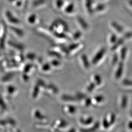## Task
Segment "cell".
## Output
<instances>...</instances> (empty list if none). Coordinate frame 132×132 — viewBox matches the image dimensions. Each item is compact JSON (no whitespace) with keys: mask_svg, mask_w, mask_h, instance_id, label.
I'll return each instance as SVG.
<instances>
[{"mask_svg":"<svg viewBox=\"0 0 132 132\" xmlns=\"http://www.w3.org/2000/svg\"><path fill=\"white\" fill-rule=\"evenodd\" d=\"M22 4V1H17V3H16V6H20Z\"/></svg>","mask_w":132,"mask_h":132,"instance_id":"1f68e13d","label":"cell"},{"mask_svg":"<svg viewBox=\"0 0 132 132\" xmlns=\"http://www.w3.org/2000/svg\"><path fill=\"white\" fill-rule=\"evenodd\" d=\"M123 69V65L122 62H120L119 64L118 70L117 71V72L116 74V77L117 78H118V79L120 77V76H122Z\"/></svg>","mask_w":132,"mask_h":132,"instance_id":"ba28073f","label":"cell"},{"mask_svg":"<svg viewBox=\"0 0 132 132\" xmlns=\"http://www.w3.org/2000/svg\"><path fill=\"white\" fill-rule=\"evenodd\" d=\"M93 118H87V119H80V121L81 122L85 125H89L91 123L93 122Z\"/></svg>","mask_w":132,"mask_h":132,"instance_id":"8fae6325","label":"cell"},{"mask_svg":"<svg viewBox=\"0 0 132 132\" xmlns=\"http://www.w3.org/2000/svg\"><path fill=\"white\" fill-rule=\"evenodd\" d=\"M77 97L80 99H83L84 98H85V96L84 95L82 94H77Z\"/></svg>","mask_w":132,"mask_h":132,"instance_id":"f1b7e54d","label":"cell"},{"mask_svg":"<svg viewBox=\"0 0 132 132\" xmlns=\"http://www.w3.org/2000/svg\"><path fill=\"white\" fill-rule=\"evenodd\" d=\"M84 6L88 14H92L94 13V4L93 0H84Z\"/></svg>","mask_w":132,"mask_h":132,"instance_id":"6da1fadb","label":"cell"},{"mask_svg":"<svg viewBox=\"0 0 132 132\" xmlns=\"http://www.w3.org/2000/svg\"><path fill=\"white\" fill-rule=\"evenodd\" d=\"M78 46V45L77 44H72V45H71V46H70V47H69V50H70V51H71V50H73V49H75V48H76Z\"/></svg>","mask_w":132,"mask_h":132,"instance_id":"484cf974","label":"cell"},{"mask_svg":"<svg viewBox=\"0 0 132 132\" xmlns=\"http://www.w3.org/2000/svg\"><path fill=\"white\" fill-rule=\"evenodd\" d=\"M118 59V56H117V55H114V58H113V63H116L117 62V61Z\"/></svg>","mask_w":132,"mask_h":132,"instance_id":"4dcf8cb0","label":"cell"},{"mask_svg":"<svg viewBox=\"0 0 132 132\" xmlns=\"http://www.w3.org/2000/svg\"><path fill=\"white\" fill-rule=\"evenodd\" d=\"M105 49L104 48H103L100 50L99 52H98L96 55L94 56V59H93L92 62L93 64H96L97 63L98 61L101 59V58L104 55V53L105 52Z\"/></svg>","mask_w":132,"mask_h":132,"instance_id":"5b68a950","label":"cell"},{"mask_svg":"<svg viewBox=\"0 0 132 132\" xmlns=\"http://www.w3.org/2000/svg\"><path fill=\"white\" fill-rule=\"evenodd\" d=\"M94 88H95V84H94V83H92L88 86V87L87 88V90H88V92H92L93 90L94 89Z\"/></svg>","mask_w":132,"mask_h":132,"instance_id":"ffe728a7","label":"cell"},{"mask_svg":"<svg viewBox=\"0 0 132 132\" xmlns=\"http://www.w3.org/2000/svg\"><path fill=\"white\" fill-rule=\"evenodd\" d=\"M62 9L63 10L64 12L66 14L68 15L72 14L75 12V5L72 2L69 3L67 5H65V4Z\"/></svg>","mask_w":132,"mask_h":132,"instance_id":"7a4b0ae2","label":"cell"},{"mask_svg":"<svg viewBox=\"0 0 132 132\" xmlns=\"http://www.w3.org/2000/svg\"><path fill=\"white\" fill-rule=\"evenodd\" d=\"M67 1H68V2H70V1H71V0H66Z\"/></svg>","mask_w":132,"mask_h":132,"instance_id":"8d00e7d4","label":"cell"},{"mask_svg":"<svg viewBox=\"0 0 132 132\" xmlns=\"http://www.w3.org/2000/svg\"><path fill=\"white\" fill-rule=\"evenodd\" d=\"M62 99L66 101H75L76 100V98L71 96L68 95H63L62 96Z\"/></svg>","mask_w":132,"mask_h":132,"instance_id":"7c38bea8","label":"cell"},{"mask_svg":"<svg viewBox=\"0 0 132 132\" xmlns=\"http://www.w3.org/2000/svg\"><path fill=\"white\" fill-rule=\"evenodd\" d=\"M110 124H112L113 123H114L115 121V118H116V116L114 114H112L111 115V117H110Z\"/></svg>","mask_w":132,"mask_h":132,"instance_id":"cb8c5ba5","label":"cell"},{"mask_svg":"<svg viewBox=\"0 0 132 132\" xmlns=\"http://www.w3.org/2000/svg\"><path fill=\"white\" fill-rule=\"evenodd\" d=\"M5 15H6V18H7V19L9 20V21L10 22H12V23H14V24L19 23V20L17 19L16 17H14L12 13L9 10H7L5 12Z\"/></svg>","mask_w":132,"mask_h":132,"instance_id":"277c9868","label":"cell"},{"mask_svg":"<svg viewBox=\"0 0 132 132\" xmlns=\"http://www.w3.org/2000/svg\"><path fill=\"white\" fill-rule=\"evenodd\" d=\"M126 51H127V50H126V47H123L122 50H121V58L122 60H124L125 56H126Z\"/></svg>","mask_w":132,"mask_h":132,"instance_id":"2e32d148","label":"cell"},{"mask_svg":"<svg viewBox=\"0 0 132 132\" xmlns=\"http://www.w3.org/2000/svg\"><path fill=\"white\" fill-rule=\"evenodd\" d=\"M46 2V0H34L32 2V6L34 7H36L44 5Z\"/></svg>","mask_w":132,"mask_h":132,"instance_id":"30bf717a","label":"cell"},{"mask_svg":"<svg viewBox=\"0 0 132 132\" xmlns=\"http://www.w3.org/2000/svg\"><path fill=\"white\" fill-rule=\"evenodd\" d=\"M81 36V33L80 32V31H76L73 35V38L75 39H77L79 38Z\"/></svg>","mask_w":132,"mask_h":132,"instance_id":"7402d4cb","label":"cell"},{"mask_svg":"<svg viewBox=\"0 0 132 132\" xmlns=\"http://www.w3.org/2000/svg\"><path fill=\"white\" fill-rule=\"evenodd\" d=\"M116 39H117L116 36L114 34H113V35H112V36L111 37L110 41L112 43L115 42V41H116Z\"/></svg>","mask_w":132,"mask_h":132,"instance_id":"4316f807","label":"cell"},{"mask_svg":"<svg viewBox=\"0 0 132 132\" xmlns=\"http://www.w3.org/2000/svg\"><path fill=\"white\" fill-rule=\"evenodd\" d=\"M65 0H56L55 6L58 10H61L65 5Z\"/></svg>","mask_w":132,"mask_h":132,"instance_id":"9c48e42d","label":"cell"},{"mask_svg":"<svg viewBox=\"0 0 132 132\" xmlns=\"http://www.w3.org/2000/svg\"><path fill=\"white\" fill-rule=\"evenodd\" d=\"M125 36L126 38H130V37H131V36H132V32H127L125 35Z\"/></svg>","mask_w":132,"mask_h":132,"instance_id":"f546056e","label":"cell"},{"mask_svg":"<svg viewBox=\"0 0 132 132\" xmlns=\"http://www.w3.org/2000/svg\"><path fill=\"white\" fill-rule=\"evenodd\" d=\"M94 79L96 83V84L97 85H99L101 84V78L100 77L99 75H96L94 77Z\"/></svg>","mask_w":132,"mask_h":132,"instance_id":"d6986e66","label":"cell"},{"mask_svg":"<svg viewBox=\"0 0 132 132\" xmlns=\"http://www.w3.org/2000/svg\"><path fill=\"white\" fill-rule=\"evenodd\" d=\"M91 102H92L91 99L90 98H88L86 101V105L87 106H89L91 103Z\"/></svg>","mask_w":132,"mask_h":132,"instance_id":"83f0119b","label":"cell"},{"mask_svg":"<svg viewBox=\"0 0 132 132\" xmlns=\"http://www.w3.org/2000/svg\"><path fill=\"white\" fill-rule=\"evenodd\" d=\"M131 114H132V113H131Z\"/></svg>","mask_w":132,"mask_h":132,"instance_id":"f35d334b","label":"cell"},{"mask_svg":"<svg viewBox=\"0 0 132 132\" xmlns=\"http://www.w3.org/2000/svg\"><path fill=\"white\" fill-rule=\"evenodd\" d=\"M129 128L131 129H132V121L130 122L129 123Z\"/></svg>","mask_w":132,"mask_h":132,"instance_id":"836d02e7","label":"cell"},{"mask_svg":"<svg viewBox=\"0 0 132 132\" xmlns=\"http://www.w3.org/2000/svg\"><path fill=\"white\" fill-rule=\"evenodd\" d=\"M128 4L130 6V7L132 9V0H128Z\"/></svg>","mask_w":132,"mask_h":132,"instance_id":"d6a6232c","label":"cell"},{"mask_svg":"<svg viewBox=\"0 0 132 132\" xmlns=\"http://www.w3.org/2000/svg\"><path fill=\"white\" fill-rule=\"evenodd\" d=\"M100 1H106V0H100Z\"/></svg>","mask_w":132,"mask_h":132,"instance_id":"74e56055","label":"cell"},{"mask_svg":"<svg viewBox=\"0 0 132 132\" xmlns=\"http://www.w3.org/2000/svg\"><path fill=\"white\" fill-rule=\"evenodd\" d=\"M77 21L78 23L79 24L81 27L83 29L86 30V29H87L89 28L88 24L82 17H80V16L77 17Z\"/></svg>","mask_w":132,"mask_h":132,"instance_id":"8992f818","label":"cell"},{"mask_svg":"<svg viewBox=\"0 0 132 132\" xmlns=\"http://www.w3.org/2000/svg\"><path fill=\"white\" fill-rule=\"evenodd\" d=\"M111 25L113 28H114L117 32L119 33H121L123 31V28L121 26L118 24L115 21H112L111 23Z\"/></svg>","mask_w":132,"mask_h":132,"instance_id":"52a82bcc","label":"cell"},{"mask_svg":"<svg viewBox=\"0 0 132 132\" xmlns=\"http://www.w3.org/2000/svg\"><path fill=\"white\" fill-rule=\"evenodd\" d=\"M106 10V6L104 4L99 3L94 6V12L101 13Z\"/></svg>","mask_w":132,"mask_h":132,"instance_id":"3957f363","label":"cell"},{"mask_svg":"<svg viewBox=\"0 0 132 132\" xmlns=\"http://www.w3.org/2000/svg\"><path fill=\"white\" fill-rule=\"evenodd\" d=\"M53 63L54 64V65H56V66L59 64V62L58 61H55L53 62Z\"/></svg>","mask_w":132,"mask_h":132,"instance_id":"e575fe53","label":"cell"},{"mask_svg":"<svg viewBox=\"0 0 132 132\" xmlns=\"http://www.w3.org/2000/svg\"><path fill=\"white\" fill-rule=\"evenodd\" d=\"M16 1H17V0H9V1L10 2H15Z\"/></svg>","mask_w":132,"mask_h":132,"instance_id":"d590c367","label":"cell"},{"mask_svg":"<svg viewBox=\"0 0 132 132\" xmlns=\"http://www.w3.org/2000/svg\"><path fill=\"white\" fill-rule=\"evenodd\" d=\"M36 15L35 14H31L28 17V21L30 23H34V22L36 21Z\"/></svg>","mask_w":132,"mask_h":132,"instance_id":"9a60e30c","label":"cell"},{"mask_svg":"<svg viewBox=\"0 0 132 132\" xmlns=\"http://www.w3.org/2000/svg\"><path fill=\"white\" fill-rule=\"evenodd\" d=\"M68 111L70 112V113H75L76 111V108L75 107L72 106H69L68 107Z\"/></svg>","mask_w":132,"mask_h":132,"instance_id":"ac0fdd59","label":"cell"},{"mask_svg":"<svg viewBox=\"0 0 132 132\" xmlns=\"http://www.w3.org/2000/svg\"><path fill=\"white\" fill-rule=\"evenodd\" d=\"M82 59L83 61V63H84V65L85 66L86 68H89V63L88 62V59H87V57L85 55H83L82 56Z\"/></svg>","mask_w":132,"mask_h":132,"instance_id":"4fadbf2b","label":"cell"},{"mask_svg":"<svg viewBox=\"0 0 132 132\" xmlns=\"http://www.w3.org/2000/svg\"><path fill=\"white\" fill-rule=\"evenodd\" d=\"M127 103V98L126 96L124 95L123 96L122 102H121V107L123 108H124L126 107Z\"/></svg>","mask_w":132,"mask_h":132,"instance_id":"5bb4252c","label":"cell"},{"mask_svg":"<svg viewBox=\"0 0 132 132\" xmlns=\"http://www.w3.org/2000/svg\"><path fill=\"white\" fill-rule=\"evenodd\" d=\"M103 99H104V98H103V97L102 96H96L95 97V100L97 102H98L102 101L103 100Z\"/></svg>","mask_w":132,"mask_h":132,"instance_id":"d4e9b609","label":"cell"},{"mask_svg":"<svg viewBox=\"0 0 132 132\" xmlns=\"http://www.w3.org/2000/svg\"><path fill=\"white\" fill-rule=\"evenodd\" d=\"M123 42V39H119V40H118V42L117 43L114 45V46H113L112 49L113 50H115L116 48H117V47H118V46H119L120 45L122 44Z\"/></svg>","mask_w":132,"mask_h":132,"instance_id":"e0dca14e","label":"cell"},{"mask_svg":"<svg viewBox=\"0 0 132 132\" xmlns=\"http://www.w3.org/2000/svg\"><path fill=\"white\" fill-rule=\"evenodd\" d=\"M103 126L105 128H107L109 127V126L110 125V123L108 122V121H107V120L106 118H104L103 120Z\"/></svg>","mask_w":132,"mask_h":132,"instance_id":"603a6c76","label":"cell"},{"mask_svg":"<svg viewBox=\"0 0 132 132\" xmlns=\"http://www.w3.org/2000/svg\"><path fill=\"white\" fill-rule=\"evenodd\" d=\"M123 84L126 86H132V81L129 80H124L123 81Z\"/></svg>","mask_w":132,"mask_h":132,"instance_id":"44dd1931","label":"cell"}]
</instances>
